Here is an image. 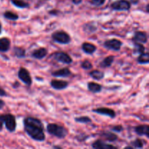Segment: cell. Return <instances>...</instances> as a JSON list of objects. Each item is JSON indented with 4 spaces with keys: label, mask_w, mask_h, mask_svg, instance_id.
<instances>
[{
    "label": "cell",
    "mask_w": 149,
    "mask_h": 149,
    "mask_svg": "<svg viewBox=\"0 0 149 149\" xmlns=\"http://www.w3.org/2000/svg\"><path fill=\"white\" fill-rule=\"evenodd\" d=\"M146 47L143 45L138 42H135L134 43V48H133V53L134 54H141L145 52Z\"/></svg>",
    "instance_id": "26"
},
{
    "label": "cell",
    "mask_w": 149,
    "mask_h": 149,
    "mask_svg": "<svg viewBox=\"0 0 149 149\" xmlns=\"http://www.w3.org/2000/svg\"><path fill=\"white\" fill-rule=\"evenodd\" d=\"M113 61H114V56L113 55H109L100 62V66L103 68H109L112 65Z\"/></svg>",
    "instance_id": "20"
},
{
    "label": "cell",
    "mask_w": 149,
    "mask_h": 149,
    "mask_svg": "<svg viewBox=\"0 0 149 149\" xmlns=\"http://www.w3.org/2000/svg\"><path fill=\"white\" fill-rule=\"evenodd\" d=\"M3 16H4V18L10 20H13V21H15V20L19 19L18 15L11 11H6L5 13L3 14Z\"/></svg>",
    "instance_id": "27"
},
{
    "label": "cell",
    "mask_w": 149,
    "mask_h": 149,
    "mask_svg": "<svg viewBox=\"0 0 149 149\" xmlns=\"http://www.w3.org/2000/svg\"><path fill=\"white\" fill-rule=\"evenodd\" d=\"M3 117H4V123L6 129L10 132H15L17 127V123H16L15 116H13L11 113H7V114L3 115Z\"/></svg>",
    "instance_id": "4"
},
{
    "label": "cell",
    "mask_w": 149,
    "mask_h": 149,
    "mask_svg": "<svg viewBox=\"0 0 149 149\" xmlns=\"http://www.w3.org/2000/svg\"><path fill=\"white\" fill-rule=\"evenodd\" d=\"M3 125H4V117H3V115H1L0 116V131L2 130Z\"/></svg>",
    "instance_id": "35"
},
{
    "label": "cell",
    "mask_w": 149,
    "mask_h": 149,
    "mask_svg": "<svg viewBox=\"0 0 149 149\" xmlns=\"http://www.w3.org/2000/svg\"><path fill=\"white\" fill-rule=\"evenodd\" d=\"M137 62L138 63L141 64V65H146L149 63V54L148 52H143L140 54L138 58H137Z\"/></svg>",
    "instance_id": "22"
},
{
    "label": "cell",
    "mask_w": 149,
    "mask_h": 149,
    "mask_svg": "<svg viewBox=\"0 0 149 149\" xmlns=\"http://www.w3.org/2000/svg\"><path fill=\"white\" fill-rule=\"evenodd\" d=\"M51 75L54 77L66 78V77H68L72 75V72H71L69 68H67V67H65V68H61V69L53 71V72H52Z\"/></svg>",
    "instance_id": "12"
},
{
    "label": "cell",
    "mask_w": 149,
    "mask_h": 149,
    "mask_svg": "<svg viewBox=\"0 0 149 149\" xmlns=\"http://www.w3.org/2000/svg\"><path fill=\"white\" fill-rule=\"evenodd\" d=\"M7 95V94L5 90L1 88V87H0V97H5Z\"/></svg>",
    "instance_id": "34"
},
{
    "label": "cell",
    "mask_w": 149,
    "mask_h": 149,
    "mask_svg": "<svg viewBox=\"0 0 149 149\" xmlns=\"http://www.w3.org/2000/svg\"><path fill=\"white\" fill-rule=\"evenodd\" d=\"M48 50L47 48L45 47H39L38 49H34L31 53L32 58H35V59L42 60L45 58V57L47 55Z\"/></svg>",
    "instance_id": "13"
},
{
    "label": "cell",
    "mask_w": 149,
    "mask_h": 149,
    "mask_svg": "<svg viewBox=\"0 0 149 149\" xmlns=\"http://www.w3.org/2000/svg\"><path fill=\"white\" fill-rule=\"evenodd\" d=\"M89 138V136H87V135H84V134H82V135H78V136H77V139L78 141H80V142H83V141H84L85 140H87V138Z\"/></svg>",
    "instance_id": "33"
},
{
    "label": "cell",
    "mask_w": 149,
    "mask_h": 149,
    "mask_svg": "<svg viewBox=\"0 0 149 149\" xmlns=\"http://www.w3.org/2000/svg\"><path fill=\"white\" fill-rule=\"evenodd\" d=\"M132 41L141 44H146L148 42V35L144 31H136L134 34Z\"/></svg>",
    "instance_id": "14"
},
{
    "label": "cell",
    "mask_w": 149,
    "mask_h": 149,
    "mask_svg": "<svg viewBox=\"0 0 149 149\" xmlns=\"http://www.w3.org/2000/svg\"><path fill=\"white\" fill-rule=\"evenodd\" d=\"M17 77L19 79L21 80L26 85L30 87L32 84V79L30 75V73L26 68L23 67H20L17 72Z\"/></svg>",
    "instance_id": "8"
},
{
    "label": "cell",
    "mask_w": 149,
    "mask_h": 149,
    "mask_svg": "<svg viewBox=\"0 0 149 149\" xmlns=\"http://www.w3.org/2000/svg\"><path fill=\"white\" fill-rule=\"evenodd\" d=\"M76 122L81 124H88L92 122V119H90L89 116H79V117H76L74 119Z\"/></svg>",
    "instance_id": "29"
},
{
    "label": "cell",
    "mask_w": 149,
    "mask_h": 149,
    "mask_svg": "<svg viewBox=\"0 0 149 149\" xmlns=\"http://www.w3.org/2000/svg\"><path fill=\"white\" fill-rule=\"evenodd\" d=\"M13 54L15 57L18 58H23L26 57V50L23 48L19 47H13Z\"/></svg>",
    "instance_id": "23"
},
{
    "label": "cell",
    "mask_w": 149,
    "mask_h": 149,
    "mask_svg": "<svg viewBox=\"0 0 149 149\" xmlns=\"http://www.w3.org/2000/svg\"><path fill=\"white\" fill-rule=\"evenodd\" d=\"M4 105H5L4 101H3L2 100H1V99H0V110H1L3 107H4Z\"/></svg>",
    "instance_id": "37"
},
{
    "label": "cell",
    "mask_w": 149,
    "mask_h": 149,
    "mask_svg": "<svg viewBox=\"0 0 149 149\" xmlns=\"http://www.w3.org/2000/svg\"><path fill=\"white\" fill-rule=\"evenodd\" d=\"M83 30L87 33H93V32H95L97 30V27L95 25H93V23H88L84 25V26H83Z\"/></svg>",
    "instance_id": "28"
},
{
    "label": "cell",
    "mask_w": 149,
    "mask_h": 149,
    "mask_svg": "<svg viewBox=\"0 0 149 149\" xmlns=\"http://www.w3.org/2000/svg\"><path fill=\"white\" fill-rule=\"evenodd\" d=\"M52 39L61 45H68L71 41L70 35L64 31H56L53 32L52 33Z\"/></svg>",
    "instance_id": "3"
},
{
    "label": "cell",
    "mask_w": 149,
    "mask_h": 149,
    "mask_svg": "<svg viewBox=\"0 0 149 149\" xmlns=\"http://www.w3.org/2000/svg\"><path fill=\"white\" fill-rule=\"evenodd\" d=\"M106 1V0H91V4L97 7H100L104 4Z\"/></svg>",
    "instance_id": "31"
},
{
    "label": "cell",
    "mask_w": 149,
    "mask_h": 149,
    "mask_svg": "<svg viewBox=\"0 0 149 149\" xmlns=\"http://www.w3.org/2000/svg\"><path fill=\"white\" fill-rule=\"evenodd\" d=\"M72 1L76 5H79V4H80L82 2V0H72Z\"/></svg>",
    "instance_id": "36"
},
{
    "label": "cell",
    "mask_w": 149,
    "mask_h": 149,
    "mask_svg": "<svg viewBox=\"0 0 149 149\" xmlns=\"http://www.w3.org/2000/svg\"><path fill=\"white\" fill-rule=\"evenodd\" d=\"M140 0H130V3H132V4H138V2H139Z\"/></svg>",
    "instance_id": "38"
},
{
    "label": "cell",
    "mask_w": 149,
    "mask_h": 149,
    "mask_svg": "<svg viewBox=\"0 0 149 149\" xmlns=\"http://www.w3.org/2000/svg\"><path fill=\"white\" fill-rule=\"evenodd\" d=\"M23 127L26 133L33 141L39 142L45 141V128L40 119L28 116L23 120Z\"/></svg>",
    "instance_id": "1"
},
{
    "label": "cell",
    "mask_w": 149,
    "mask_h": 149,
    "mask_svg": "<svg viewBox=\"0 0 149 149\" xmlns=\"http://www.w3.org/2000/svg\"><path fill=\"white\" fill-rule=\"evenodd\" d=\"M148 129V125H138V126L135 127L134 131L139 136H146L147 138H149Z\"/></svg>",
    "instance_id": "16"
},
{
    "label": "cell",
    "mask_w": 149,
    "mask_h": 149,
    "mask_svg": "<svg viewBox=\"0 0 149 149\" xmlns=\"http://www.w3.org/2000/svg\"><path fill=\"white\" fill-rule=\"evenodd\" d=\"M1 31H2V26H1V23H0V34H1Z\"/></svg>",
    "instance_id": "40"
},
{
    "label": "cell",
    "mask_w": 149,
    "mask_h": 149,
    "mask_svg": "<svg viewBox=\"0 0 149 149\" xmlns=\"http://www.w3.org/2000/svg\"><path fill=\"white\" fill-rule=\"evenodd\" d=\"M81 49L84 53L87 55H93L97 50V47L94 44L90 43V42H84L81 45Z\"/></svg>",
    "instance_id": "15"
},
{
    "label": "cell",
    "mask_w": 149,
    "mask_h": 149,
    "mask_svg": "<svg viewBox=\"0 0 149 149\" xmlns=\"http://www.w3.org/2000/svg\"><path fill=\"white\" fill-rule=\"evenodd\" d=\"M11 45L10 39L7 37L0 38V52H8Z\"/></svg>",
    "instance_id": "17"
},
{
    "label": "cell",
    "mask_w": 149,
    "mask_h": 149,
    "mask_svg": "<svg viewBox=\"0 0 149 149\" xmlns=\"http://www.w3.org/2000/svg\"><path fill=\"white\" fill-rule=\"evenodd\" d=\"M146 143V142L145 141H143V140L142 139H140V138H137L135 141H132V142L130 143V145L132 148H143Z\"/></svg>",
    "instance_id": "25"
},
{
    "label": "cell",
    "mask_w": 149,
    "mask_h": 149,
    "mask_svg": "<svg viewBox=\"0 0 149 149\" xmlns=\"http://www.w3.org/2000/svg\"><path fill=\"white\" fill-rule=\"evenodd\" d=\"M10 1H11V3L13 5L20 9L29 8V6H30L29 3L25 2V1H22V0H10Z\"/></svg>",
    "instance_id": "24"
},
{
    "label": "cell",
    "mask_w": 149,
    "mask_h": 149,
    "mask_svg": "<svg viewBox=\"0 0 149 149\" xmlns=\"http://www.w3.org/2000/svg\"><path fill=\"white\" fill-rule=\"evenodd\" d=\"M123 130L124 127L122 125H116V126H113L111 127V130L115 132H121L123 131Z\"/></svg>",
    "instance_id": "32"
},
{
    "label": "cell",
    "mask_w": 149,
    "mask_h": 149,
    "mask_svg": "<svg viewBox=\"0 0 149 149\" xmlns=\"http://www.w3.org/2000/svg\"><path fill=\"white\" fill-rule=\"evenodd\" d=\"M102 138H104L109 142H115L118 140V136L115 133L112 132H108V131H103L100 134Z\"/></svg>",
    "instance_id": "18"
},
{
    "label": "cell",
    "mask_w": 149,
    "mask_h": 149,
    "mask_svg": "<svg viewBox=\"0 0 149 149\" xmlns=\"http://www.w3.org/2000/svg\"><path fill=\"white\" fill-rule=\"evenodd\" d=\"M111 7L115 11H128L131 8V3L127 0H117L111 4Z\"/></svg>",
    "instance_id": "6"
},
{
    "label": "cell",
    "mask_w": 149,
    "mask_h": 149,
    "mask_svg": "<svg viewBox=\"0 0 149 149\" xmlns=\"http://www.w3.org/2000/svg\"><path fill=\"white\" fill-rule=\"evenodd\" d=\"M122 41L119 40L117 39H111L109 40L105 41L103 43V46L105 48H106L109 50L113 51H119L122 48Z\"/></svg>",
    "instance_id": "7"
},
{
    "label": "cell",
    "mask_w": 149,
    "mask_h": 149,
    "mask_svg": "<svg viewBox=\"0 0 149 149\" xmlns=\"http://www.w3.org/2000/svg\"><path fill=\"white\" fill-rule=\"evenodd\" d=\"M148 7H149V4H146V13H148V12H149Z\"/></svg>",
    "instance_id": "39"
},
{
    "label": "cell",
    "mask_w": 149,
    "mask_h": 149,
    "mask_svg": "<svg viewBox=\"0 0 149 149\" xmlns=\"http://www.w3.org/2000/svg\"><path fill=\"white\" fill-rule=\"evenodd\" d=\"M89 75L95 80L97 81H100V80L103 79L105 77V74L103 71H100V70H93L89 73Z\"/></svg>",
    "instance_id": "21"
},
{
    "label": "cell",
    "mask_w": 149,
    "mask_h": 149,
    "mask_svg": "<svg viewBox=\"0 0 149 149\" xmlns=\"http://www.w3.org/2000/svg\"><path fill=\"white\" fill-rule=\"evenodd\" d=\"M50 86L53 89L56 90H65L68 87V82L63 80H58V79H52L50 81Z\"/></svg>",
    "instance_id": "10"
},
{
    "label": "cell",
    "mask_w": 149,
    "mask_h": 149,
    "mask_svg": "<svg viewBox=\"0 0 149 149\" xmlns=\"http://www.w3.org/2000/svg\"><path fill=\"white\" fill-rule=\"evenodd\" d=\"M93 112L97 113V114L103 115V116H109V117L111 118V119H114L116 116V112L113 109H109V108H97V109H93Z\"/></svg>",
    "instance_id": "9"
},
{
    "label": "cell",
    "mask_w": 149,
    "mask_h": 149,
    "mask_svg": "<svg viewBox=\"0 0 149 149\" xmlns=\"http://www.w3.org/2000/svg\"><path fill=\"white\" fill-rule=\"evenodd\" d=\"M81 67L83 68V69L85 70H90L93 68V64L91 63L90 61L88 60H84L81 62Z\"/></svg>",
    "instance_id": "30"
},
{
    "label": "cell",
    "mask_w": 149,
    "mask_h": 149,
    "mask_svg": "<svg viewBox=\"0 0 149 149\" xmlns=\"http://www.w3.org/2000/svg\"><path fill=\"white\" fill-rule=\"evenodd\" d=\"M92 148L95 149H116L117 147L111 145V144H107L103 142L102 140H96L92 143Z\"/></svg>",
    "instance_id": "11"
},
{
    "label": "cell",
    "mask_w": 149,
    "mask_h": 149,
    "mask_svg": "<svg viewBox=\"0 0 149 149\" xmlns=\"http://www.w3.org/2000/svg\"><path fill=\"white\" fill-rule=\"evenodd\" d=\"M52 58L54 60H55L56 61H58L60 63H62L67 64V65H69V64H71L73 62L72 58H71L69 55L66 52H55L51 55Z\"/></svg>",
    "instance_id": "5"
},
{
    "label": "cell",
    "mask_w": 149,
    "mask_h": 149,
    "mask_svg": "<svg viewBox=\"0 0 149 149\" xmlns=\"http://www.w3.org/2000/svg\"><path fill=\"white\" fill-rule=\"evenodd\" d=\"M47 132L59 139H63L68 134V130L65 127L55 123L48 124L47 125Z\"/></svg>",
    "instance_id": "2"
},
{
    "label": "cell",
    "mask_w": 149,
    "mask_h": 149,
    "mask_svg": "<svg viewBox=\"0 0 149 149\" xmlns=\"http://www.w3.org/2000/svg\"><path fill=\"white\" fill-rule=\"evenodd\" d=\"M87 89L90 92L93 93H99L102 91L103 87L98 83L94 81H90L87 83Z\"/></svg>",
    "instance_id": "19"
}]
</instances>
